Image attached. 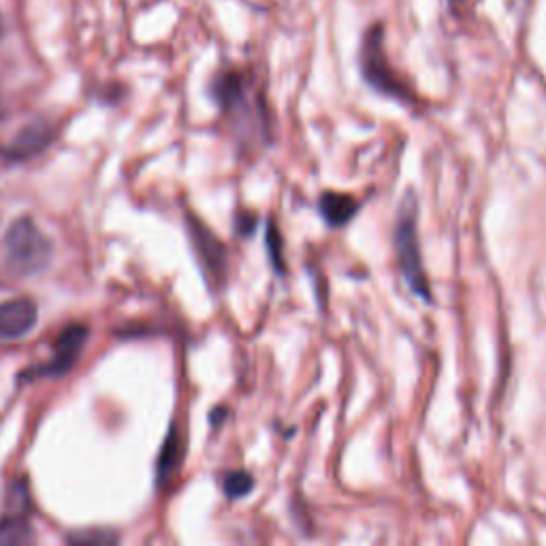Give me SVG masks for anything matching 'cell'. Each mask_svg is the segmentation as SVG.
Segmentation results:
<instances>
[{"label": "cell", "mask_w": 546, "mask_h": 546, "mask_svg": "<svg viewBox=\"0 0 546 546\" xmlns=\"http://www.w3.org/2000/svg\"><path fill=\"white\" fill-rule=\"evenodd\" d=\"M395 250L401 276H404L410 291L425 303H433L431 284L421 256L419 244V201L414 190H408L399 203V214L395 224Z\"/></svg>", "instance_id": "1"}, {"label": "cell", "mask_w": 546, "mask_h": 546, "mask_svg": "<svg viewBox=\"0 0 546 546\" xmlns=\"http://www.w3.org/2000/svg\"><path fill=\"white\" fill-rule=\"evenodd\" d=\"M52 261V242L30 216L11 222L5 233V265L13 278H35Z\"/></svg>", "instance_id": "2"}, {"label": "cell", "mask_w": 546, "mask_h": 546, "mask_svg": "<svg viewBox=\"0 0 546 546\" xmlns=\"http://www.w3.org/2000/svg\"><path fill=\"white\" fill-rule=\"evenodd\" d=\"M359 64H361V75L369 88L399 103H406V105L416 103L414 90L404 82V79H401V75L391 67V62L387 58L382 24H374L365 32L363 43H361Z\"/></svg>", "instance_id": "3"}, {"label": "cell", "mask_w": 546, "mask_h": 546, "mask_svg": "<svg viewBox=\"0 0 546 546\" xmlns=\"http://www.w3.org/2000/svg\"><path fill=\"white\" fill-rule=\"evenodd\" d=\"M212 92H214V99L220 105V109L227 111L229 116L239 114L242 116V122L250 126V131L259 133V137L263 141H271L265 103H263L261 96L252 99L244 75H239L235 71L220 75L214 82Z\"/></svg>", "instance_id": "4"}, {"label": "cell", "mask_w": 546, "mask_h": 546, "mask_svg": "<svg viewBox=\"0 0 546 546\" xmlns=\"http://www.w3.org/2000/svg\"><path fill=\"white\" fill-rule=\"evenodd\" d=\"M190 237L192 244H195V252L199 256V263L205 271V276L210 278L212 286H220L227 280V269H229V256L227 248L220 242V239L207 229L199 220H190Z\"/></svg>", "instance_id": "5"}, {"label": "cell", "mask_w": 546, "mask_h": 546, "mask_svg": "<svg viewBox=\"0 0 546 546\" xmlns=\"http://www.w3.org/2000/svg\"><path fill=\"white\" fill-rule=\"evenodd\" d=\"M39 320L37 303L28 297H15L0 303V340H18L35 329Z\"/></svg>", "instance_id": "6"}, {"label": "cell", "mask_w": 546, "mask_h": 546, "mask_svg": "<svg viewBox=\"0 0 546 546\" xmlns=\"http://www.w3.org/2000/svg\"><path fill=\"white\" fill-rule=\"evenodd\" d=\"M88 340V327L86 325H71L60 333L54 346V359L52 363L43 369L45 376H62L75 365L79 352H82L84 344Z\"/></svg>", "instance_id": "7"}, {"label": "cell", "mask_w": 546, "mask_h": 546, "mask_svg": "<svg viewBox=\"0 0 546 546\" xmlns=\"http://www.w3.org/2000/svg\"><path fill=\"white\" fill-rule=\"evenodd\" d=\"M54 141V128L47 122H30L15 139L3 150V156L9 160H28L41 154Z\"/></svg>", "instance_id": "8"}, {"label": "cell", "mask_w": 546, "mask_h": 546, "mask_svg": "<svg viewBox=\"0 0 546 546\" xmlns=\"http://www.w3.org/2000/svg\"><path fill=\"white\" fill-rule=\"evenodd\" d=\"M359 210L361 203L352 195H348V192L327 190L318 199V212L333 229L346 227V224L359 214Z\"/></svg>", "instance_id": "9"}, {"label": "cell", "mask_w": 546, "mask_h": 546, "mask_svg": "<svg viewBox=\"0 0 546 546\" xmlns=\"http://www.w3.org/2000/svg\"><path fill=\"white\" fill-rule=\"evenodd\" d=\"M182 461V440L178 436V429L169 431V436L165 440V446H163V453H160V461H158V480L163 483V480H167L175 468H178Z\"/></svg>", "instance_id": "10"}, {"label": "cell", "mask_w": 546, "mask_h": 546, "mask_svg": "<svg viewBox=\"0 0 546 546\" xmlns=\"http://www.w3.org/2000/svg\"><path fill=\"white\" fill-rule=\"evenodd\" d=\"M28 542H32V532L22 515H7L5 519H0V544L18 546Z\"/></svg>", "instance_id": "11"}, {"label": "cell", "mask_w": 546, "mask_h": 546, "mask_svg": "<svg viewBox=\"0 0 546 546\" xmlns=\"http://www.w3.org/2000/svg\"><path fill=\"white\" fill-rule=\"evenodd\" d=\"M254 489V478L246 470H235L224 474L222 478V491L229 500H242V497L250 495Z\"/></svg>", "instance_id": "12"}, {"label": "cell", "mask_w": 546, "mask_h": 546, "mask_svg": "<svg viewBox=\"0 0 546 546\" xmlns=\"http://www.w3.org/2000/svg\"><path fill=\"white\" fill-rule=\"evenodd\" d=\"M265 248L269 254V263L276 269L278 276H284L286 265H284V252H282V235L278 233V227L273 224V220L267 224V233H265Z\"/></svg>", "instance_id": "13"}, {"label": "cell", "mask_w": 546, "mask_h": 546, "mask_svg": "<svg viewBox=\"0 0 546 546\" xmlns=\"http://www.w3.org/2000/svg\"><path fill=\"white\" fill-rule=\"evenodd\" d=\"M9 504L13 506L11 515H24V510L28 506V493H26L24 480H13V485L9 489Z\"/></svg>", "instance_id": "14"}, {"label": "cell", "mask_w": 546, "mask_h": 546, "mask_svg": "<svg viewBox=\"0 0 546 546\" xmlns=\"http://www.w3.org/2000/svg\"><path fill=\"white\" fill-rule=\"evenodd\" d=\"M256 224H259V220H256V216L252 212H237L235 231L242 237H250L256 231Z\"/></svg>", "instance_id": "15"}, {"label": "cell", "mask_w": 546, "mask_h": 546, "mask_svg": "<svg viewBox=\"0 0 546 546\" xmlns=\"http://www.w3.org/2000/svg\"><path fill=\"white\" fill-rule=\"evenodd\" d=\"M118 536L116 534H105V532H92V534H77L71 538V542H79V544H88V542H96V544H109L116 542Z\"/></svg>", "instance_id": "16"}]
</instances>
